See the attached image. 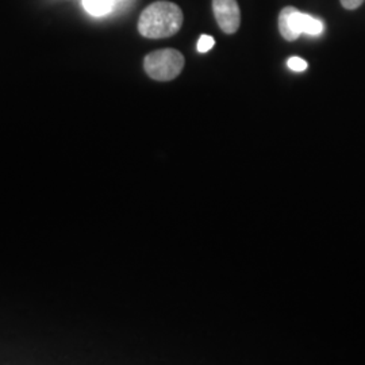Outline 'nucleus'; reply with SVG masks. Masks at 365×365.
Masks as SVG:
<instances>
[{
    "instance_id": "6",
    "label": "nucleus",
    "mask_w": 365,
    "mask_h": 365,
    "mask_svg": "<svg viewBox=\"0 0 365 365\" xmlns=\"http://www.w3.org/2000/svg\"><path fill=\"white\" fill-rule=\"evenodd\" d=\"M299 26L302 34H309V36H319L324 31V24L318 19L314 18L309 14H299Z\"/></svg>"
},
{
    "instance_id": "8",
    "label": "nucleus",
    "mask_w": 365,
    "mask_h": 365,
    "mask_svg": "<svg viewBox=\"0 0 365 365\" xmlns=\"http://www.w3.org/2000/svg\"><path fill=\"white\" fill-rule=\"evenodd\" d=\"M287 66L294 72H303V71L307 69V61H304L303 58L295 56V57H291L288 60Z\"/></svg>"
},
{
    "instance_id": "1",
    "label": "nucleus",
    "mask_w": 365,
    "mask_h": 365,
    "mask_svg": "<svg viewBox=\"0 0 365 365\" xmlns=\"http://www.w3.org/2000/svg\"><path fill=\"white\" fill-rule=\"evenodd\" d=\"M182 21L184 15L178 4L160 0L143 11L138 21V31L146 38H168L182 29Z\"/></svg>"
},
{
    "instance_id": "7",
    "label": "nucleus",
    "mask_w": 365,
    "mask_h": 365,
    "mask_svg": "<svg viewBox=\"0 0 365 365\" xmlns=\"http://www.w3.org/2000/svg\"><path fill=\"white\" fill-rule=\"evenodd\" d=\"M215 45V41L210 36H202L199 41H197V52L207 53L212 49V46Z\"/></svg>"
},
{
    "instance_id": "5",
    "label": "nucleus",
    "mask_w": 365,
    "mask_h": 365,
    "mask_svg": "<svg viewBox=\"0 0 365 365\" xmlns=\"http://www.w3.org/2000/svg\"><path fill=\"white\" fill-rule=\"evenodd\" d=\"M83 7L92 16H105L115 10V4L111 0H83Z\"/></svg>"
},
{
    "instance_id": "2",
    "label": "nucleus",
    "mask_w": 365,
    "mask_h": 365,
    "mask_svg": "<svg viewBox=\"0 0 365 365\" xmlns=\"http://www.w3.org/2000/svg\"><path fill=\"white\" fill-rule=\"evenodd\" d=\"M144 68L149 78L157 81H170L182 73L184 57L176 49H161L145 57Z\"/></svg>"
},
{
    "instance_id": "10",
    "label": "nucleus",
    "mask_w": 365,
    "mask_h": 365,
    "mask_svg": "<svg viewBox=\"0 0 365 365\" xmlns=\"http://www.w3.org/2000/svg\"><path fill=\"white\" fill-rule=\"evenodd\" d=\"M114 4H115V7L117 6H120V4H125V3H128L129 0H111Z\"/></svg>"
},
{
    "instance_id": "3",
    "label": "nucleus",
    "mask_w": 365,
    "mask_h": 365,
    "mask_svg": "<svg viewBox=\"0 0 365 365\" xmlns=\"http://www.w3.org/2000/svg\"><path fill=\"white\" fill-rule=\"evenodd\" d=\"M215 19L226 34H235L241 25V11L237 0H212Z\"/></svg>"
},
{
    "instance_id": "9",
    "label": "nucleus",
    "mask_w": 365,
    "mask_h": 365,
    "mask_svg": "<svg viewBox=\"0 0 365 365\" xmlns=\"http://www.w3.org/2000/svg\"><path fill=\"white\" fill-rule=\"evenodd\" d=\"M363 3H364V0H341V4H342L344 9H346V10H356V9H359Z\"/></svg>"
},
{
    "instance_id": "4",
    "label": "nucleus",
    "mask_w": 365,
    "mask_h": 365,
    "mask_svg": "<svg viewBox=\"0 0 365 365\" xmlns=\"http://www.w3.org/2000/svg\"><path fill=\"white\" fill-rule=\"evenodd\" d=\"M299 10L295 7H286L279 15V30L283 38L295 41L299 38L302 31L299 27Z\"/></svg>"
}]
</instances>
